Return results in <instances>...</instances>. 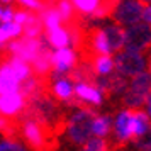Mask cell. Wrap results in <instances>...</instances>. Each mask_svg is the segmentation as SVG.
Instances as JSON below:
<instances>
[{"label": "cell", "instance_id": "e0dca14e", "mask_svg": "<svg viewBox=\"0 0 151 151\" xmlns=\"http://www.w3.org/2000/svg\"><path fill=\"white\" fill-rule=\"evenodd\" d=\"M51 56H53V49L49 48L48 44H44L42 49L37 53L34 60L31 61V68L32 73L37 76H46L51 71Z\"/></svg>", "mask_w": 151, "mask_h": 151}, {"label": "cell", "instance_id": "e575fe53", "mask_svg": "<svg viewBox=\"0 0 151 151\" xmlns=\"http://www.w3.org/2000/svg\"><path fill=\"white\" fill-rule=\"evenodd\" d=\"M0 14H2V7H0Z\"/></svg>", "mask_w": 151, "mask_h": 151}, {"label": "cell", "instance_id": "8d00e7d4", "mask_svg": "<svg viewBox=\"0 0 151 151\" xmlns=\"http://www.w3.org/2000/svg\"><path fill=\"white\" fill-rule=\"evenodd\" d=\"M0 137H2V134H0Z\"/></svg>", "mask_w": 151, "mask_h": 151}, {"label": "cell", "instance_id": "7402d4cb", "mask_svg": "<svg viewBox=\"0 0 151 151\" xmlns=\"http://www.w3.org/2000/svg\"><path fill=\"white\" fill-rule=\"evenodd\" d=\"M90 44H92V49L95 51L97 55H112L109 41H107L105 34H104L102 27H97L93 31V34L90 37Z\"/></svg>", "mask_w": 151, "mask_h": 151}, {"label": "cell", "instance_id": "4fadbf2b", "mask_svg": "<svg viewBox=\"0 0 151 151\" xmlns=\"http://www.w3.org/2000/svg\"><path fill=\"white\" fill-rule=\"evenodd\" d=\"M75 97L87 105H102L104 92L90 82H75Z\"/></svg>", "mask_w": 151, "mask_h": 151}, {"label": "cell", "instance_id": "8992f818", "mask_svg": "<svg viewBox=\"0 0 151 151\" xmlns=\"http://www.w3.org/2000/svg\"><path fill=\"white\" fill-rule=\"evenodd\" d=\"M27 116H32L39 119L46 127H51L56 122V119L60 116L58 105L53 102V99H49L46 93H37V95L27 99Z\"/></svg>", "mask_w": 151, "mask_h": 151}, {"label": "cell", "instance_id": "d6986e66", "mask_svg": "<svg viewBox=\"0 0 151 151\" xmlns=\"http://www.w3.org/2000/svg\"><path fill=\"white\" fill-rule=\"evenodd\" d=\"M92 70L93 75L97 76H109L116 71V65H114V56L112 55H99L92 61Z\"/></svg>", "mask_w": 151, "mask_h": 151}, {"label": "cell", "instance_id": "30bf717a", "mask_svg": "<svg viewBox=\"0 0 151 151\" xmlns=\"http://www.w3.org/2000/svg\"><path fill=\"white\" fill-rule=\"evenodd\" d=\"M78 63V55L73 46H65L53 51L51 56V71L56 75H68Z\"/></svg>", "mask_w": 151, "mask_h": 151}, {"label": "cell", "instance_id": "7c38bea8", "mask_svg": "<svg viewBox=\"0 0 151 151\" xmlns=\"http://www.w3.org/2000/svg\"><path fill=\"white\" fill-rule=\"evenodd\" d=\"M49 82H51V92L55 99L61 102H71L75 99V82L70 75H56L49 73Z\"/></svg>", "mask_w": 151, "mask_h": 151}, {"label": "cell", "instance_id": "f546056e", "mask_svg": "<svg viewBox=\"0 0 151 151\" xmlns=\"http://www.w3.org/2000/svg\"><path fill=\"white\" fill-rule=\"evenodd\" d=\"M29 10H26V9H21V10H14V19L12 21H15L17 24H21V26H24V22L27 21L29 17Z\"/></svg>", "mask_w": 151, "mask_h": 151}, {"label": "cell", "instance_id": "f1b7e54d", "mask_svg": "<svg viewBox=\"0 0 151 151\" xmlns=\"http://www.w3.org/2000/svg\"><path fill=\"white\" fill-rule=\"evenodd\" d=\"M22 9H26L29 12H41L44 9V2L42 0H17Z\"/></svg>", "mask_w": 151, "mask_h": 151}, {"label": "cell", "instance_id": "4316f807", "mask_svg": "<svg viewBox=\"0 0 151 151\" xmlns=\"http://www.w3.org/2000/svg\"><path fill=\"white\" fill-rule=\"evenodd\" d=\"M56 10L60 12L63 22H68V24L73 22V17H75V9H73V5H71V2H70V0H58V4H56Z\"/></svg>", "mask_w": 151, "mask_h": 151}, {"label": "cell", "instance_id": "ac0fdd59", "mask_svg": "<svg viewBox=\"0 0 151 151\" xmlns=\"http://www.w3.org/2000/svg\"><path fill=\"white\" fill-rule=\"evenodd\" d=\"M150 134V114L144 109L132 110V141Z\"/></svg>", "mask_w": 151, "mask_h": 151}, {"label": "cell", "instance_id": "2e32d148", "mask_svg": "<svg viewBox=\"0 0 151 151\" xmlns=\"http://www.w3.org/2000/svg\"><path fill=\"white\" fill-rule=\"evenodd\" d=\"M44 41L51 49H58V48H65V46H71V36H70V29L58 26L55 29L46 31V37Z\"/></svg>", "mask_w": 151, "mask_h": 151}, {"label": "cell", "instance_id": "83f0119b", "mask_svg": "<svg viewBox=\"0 0 151 151\" xmlns=\"http://www.w3.org/2000/svg\"><path fill=\"white\" fill-rule=\"evenodd\" d=\"M0 151H29V150L17 139L0 137Z\"/></svg>", "mask_w": 151, "mask_h": 151}, {"label": "cell", "instance_id": "ffe728a7", "mask_svg": "<svg viewBox=\"0 0 151 151\" xmlns=\"http://www.w3.org/2000/svg\"><path fill=\"white\" fill-rule=\"evenodd\" d=\"M112 131V117L107 114L93 116L92 119V136L95 137H107Z\"/></svg>", "mask_w": 151, "mask_h": 151}, {"label": "cell", "instance_id": "5b68a950", "mask_svg": "<svg viewBox=\"0 0 151 151\" xmlns=\"http://www.w3.org/2000/svg\"><path fill=\"white\" fill-rule=\"evenodd\" d=\"M21 134L24 141L36 151H46L49 146L48 141V127L32 116L22 117L21 121Z\"/></svg>", "mask_w": 151, "mask_h": 151}, {"label": "cell", "instance_id": "7a4b0ae2", "mask_svg": "<svg viewBox=\"0 0 151 151\" xmlns=\"http://www.w3.org/2000/svg\"><path fill=\"white\" fill-rule=\"evenodd\" d=\"M93 110L87 107H78L68 116L65 122V132L66 137L73 144H83L88 137H92V119H93Z\"/></svg>", "mask_w": 151, "mask_h": 151}, {"label": "cell", "instance_id": "484cf974", "mask_svg": "<svg viewBox=\"0 0 151 151\" xmlns=\"http://www.w3.org/2000/svg\"><path fill=\"white\" fill-rule=\"evenodd\" d=\"M82 148L80 151H110V146L107 143V137H88L83 144H80Z\"/></svg>", "mask_w": 151, "mask_h": 151}, {"label": "cell", "instance_id": "44dd1931", "mask_svg": "<svg viewBox=\"0 0 151 151\" xmlns=\"http://www.w3.org/2000/svg\"><path fill=\"white\" fill-rule=\"evenodd\" d=\"M39 19H41V24H42V29H55L58 26H63V19L60 12L56 10V7H46L41 10V14H39Z\"/></svg>", "mask_w": 151, "mask_h": 151}, {"label": "cell", "instance_id": "1f68e13d", "mask_svg": "<svg viewBox=\"0 0 151 151\" xmlns=\"http://www.w3.org/2000/svg\"><path fill=\"white\" fill-rule=\"evenodd\" d=\"M9 41V37H7V34H5V31L2 29V26H0V48L5 44V42Z\"/></svg>", "mask_w": 151, "mask_h": 151}, {"label": "cell", "instance_id": "d4e9b609", "mask_svg": "<svg viewBox=\"0 0 151 151\" xmlns=\"http://www.w3.org/2000/svg\"><path fill=\"white\" fill-rule=\"evenodd\" d=\"M22 36H27V37H39V36H42V24H41L39 15L29 14L27 21L22 26Z\"/></svg>", "mask_w": 151, "mask_h": 151}, {"label": "cell", "instance_id": "836d02e7", "mask_svg": "<svg viewBox=\"0 0 151 151\" xmlns=\"http://www.w3.org/2000/svg\"><path fill=\"white\" fill-rule=\"evenodd\" d=\"M141 2H144V4H150V0H141Z\"/></svg>", "mask_w": 151, "mask_h": 151}, {"label": "cell", "instance_id": "8fae6325", "mask_svg": "<svg viewBox=\"0 0 151 151\" xmlns=\"http://www.w3.org/2000/svg\"><path fill=\"white\" fill-rule=\"evenodd\" d=\"M27 107V99L19 92H10V93H2L0 95V114L7 119H15L22 116Z\"/></svg>", "mask_w": 151, "mask_h": 151}, {"label": "cell", "instance_id": "4dcf8cb0", "mask_svg": "<svg viewBox=\"0 0 151 151\" xmlns=\"http://www.w3.org/2000/svg\"><path fill=\"white\" fill-rule=\"evenodd\" d=\"M12 19H14V9H12V7L2 9V14H0V22H10Z\"/></svg>", "mask_w": 151, "mask_h": 151}, {"label": "cell", "instance_id": "6da1fadb", "mask_svg": "<svg viewBox=\"0 0 151 151\" xmlns=\"http://www.w3.org/2000/svg\"><path fill=\"white\" fill-rule=\"evenodd\" d=\"M150 87L151 75L150 70H144L137 75L131 76L127 82V88L122 93L124 105L129 109H144L150 114Z\"/></svg>", "mask_w": 151, "mask_h": 151}, {"label": "cell", "instance_id": "cb8c5ba5", "mask_svg": "<svg viewBox=\"0 0 151 151\" xmlns=\"http://www.w3.org/2000/svg\"><path fill=\"white\" fill-rule=\"evenodd\" d=\"M76 12L82 15H93L104 5V0H70Z\"/></svg>", "mask_w": 151, "mask_h": 151}, {"label": "cell", "instance_id": "d590c367", "mask_svg": "<svg viewBox=\"0 0 151 151\" xmlns=\"http://www.w3.org/2000/svg\"><path fill=\"white\" fill-rule=\"evenodd\" d=\"M0 117H2V114H0Z\"/></svg>", "mask_w": 151, "mask_h": 151}, {"label": "cell", "instance_id": "277c9868", "mask_svg": "<svg viewBox=\"0 0 151 151\" xmlns=\"http://www.w3.org/2000/svg\"><path fill=\"white\" fill-rule=\"evenodd\" d=\"M114 65H116V73L126 76V78H131V76L148 70V58L144 55V51L122 48L114 56Z\"/></svg>", "mask_w": 151, "mask_h": 151}, {"label": "cell", "instance_id": "5bb4252c", "mask_svg": "<svg viewBox=\"0 0 151 151\" xmlns=\"http://www.w3.org/2000/svg\"><path fill=\"white\" fill-rule=\"evenodd\" d=\"M102 31L107 41H109V46H110V51L112 55H116L117 51H121L124 48V27L119 26L117 22H104L102 26Z\"/></svg>", "mask_w": 151, "mask_h": 151}, {"label": "cell", "instance_id": "52a82bcc", "mask_svg": "<svg viewBox=\"0 0 151 151\" xmlns=\"http://www.w3.org/2000/svg\"><path fill=\"white\" fill-rule=\"evenodd\" d=\"M7 51L10 53V56H17L24 61H27L31 65V61L34 60L37 53L42 49V46L46 44L44 37H27V36H19L15 39L7 41Z\"/></svg>", "mask_w": 151, "mask_h": 151}, {"label": "cell", "instance_id": "3957f363", "mask_svg": "<svg viewBox=\"0 0 151 151\" xmlns=\"http://www.w3.org/2000/svg\"><path fill=\"white\" fill-rule=\"evenodd\" d=\"M144 2L141 0H112L110 2V17L122 27H129L132 24L141 22Z\"/></svg>", "mask_w": 151, "mask_h": 151}, {"label": "cell", "instance_id": "d6a6232c", "mask_svg": "<svg viewBox=\"0 0 151 151\" xmlns=\"http://www.w3.org/2000/svg\"><path fill=\"white\" fill-rule=\"evenodd\" d=\"M0 2H4V4H10L12 0H0Z\"/></svg>", "mask_w": 151, "mask_h": 151}, {"label": "cell", "instance_id": "9a60e30c", "mask_svg": "<svg viewBox=\"0 0 151 151\" xmlns=\"http://www.w3.org/2000/svg\"><path fill=\"white\" fill-rule=\"evenodd\" d=\"M21 82L17 80L14 71L9 65V60L0 63V95L2 93H10V92H19Z\"/></svg>", "mask_w": 151, "mask_h": 151}, {"label": "cell", "instance_id": "ba28073f", "mask_svg": "<svg viewBox=\"0 0 151 151\" xmlns=\"http://www.w3.org/2000/svg\"><path fill=\"white\" fill-rule=\"evenodd\" d=\"M151 42V29L146 22H137L129 27H124V48L134 49V51H144L150 48Z\"/></svg>", "mask_w": 151, "mask_h": 151}, {"label": "cell", "instance_id": "603a6c76", "mask_svg": "<svg viewBox=\"0 0 151 151\" xmlns=\"http://www.w3.org/2000/svg\"><path fill=\"white\" fill-rule=\"evenodd\" d=\"M9 65H10V68H12V71H14V75L17 76L19 82H24L27 76L32 75L31 65H29L27 61L21 60V58H17V56H10V58H9Z\"/></svg>", "mask_w": 151, "mask_h": 151}, {"label": "cell", "instance_id": "9c48e42d", "mask_svg": "<svg viewBox=\"0 0 151 151\" xmlns=\"http://www.w3.org/2000/svg\"><path fill=\"white\" fill-rule=\"evenodd\" d=\"M132 110L129 107H124L119 110L116 117L112 119V134L117 144H126L132 141Z\"/></svg>", "mask_w": 151, "mask_h": 151}]
</instances>
